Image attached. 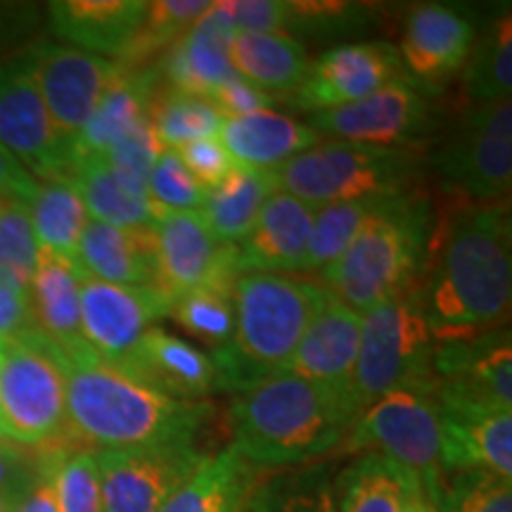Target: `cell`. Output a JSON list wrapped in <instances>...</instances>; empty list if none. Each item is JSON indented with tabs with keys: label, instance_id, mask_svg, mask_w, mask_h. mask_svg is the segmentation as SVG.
Returning a JSON list of instances; mask_svg holds the SVG:
<instances>
[{
	"label": "cell",
	"instance_id": "cell-51",
	"mask_svg": "<svg viewBox=\"0 0 512 512\" xmlns=\"http://www.w3.org/2000/svg\"><path fill=\"white\" fill-rule=\"evenodd\" d=\"M29 330H36L29 297L0 285V342H8V339Z\"/></svg>",
	"mask_w": 512,
	"mask_h": 512
},
{
	"label": "cell",
	"instance_id": "cell-26",
	"mask_svg": "<svg viewBox=\"0 0 512 512\" xmlns=\"http://www.w3.org/2000/svg\"><path fill=\"white\" fill-rule=\"evenodd\" d=\"M81 280L76 261L38 249L29 285V306L34 328L62 354L88 347L81 332Z\"/></svg>",
	"mask_w": 512,
	"mask_h": 512
},
{
	"label": "cell",
	"instance_id": "cell-27",
	"mask_svg": "<svg viewBox=\"0 0 512 512\" xmlns=\"http://www.w3.org/2000/svg\"><path fill=\"white\" fill-rule=\"evenodd\" d=\"M446 437L444 475L484 467L512 479V411L439 406Z\"/></svg>",
	"mask_w": 512,
	"mask_h": 512
},
{
	"label": "cell",
	"instance_id": "cell-9",
	"mask_svg": "<svg viewBox=\"0 0 512 512\" xmlns=\"http://www.w3.org/2000/svg\"><path fill=\"white\" fill-rule=\"evenodd\" d=\"M347 451H366L392 460L432 489L444 475L446 437L439 403L432 392L396 389L358 415L344 439Z\"/></svg>",
	"mask_w": 512,
	"mask_h": 512
},
{
	"label": "cell",
	"instance_id": "cell-30",
	"mask_svg": "<svg viewBox=\"0 0 512 512\" xmlns=\"http://www.w3.org/2000/svg\"><path fill=\"white\" fill-rule=\"evenodd\" d=\"M259 486L256 467L228 446L204 456L159 512H240Z\"/></svg>",
	"mask_w": 512,
	"mask_h": 512
},
{
	"label": "cell",
	"instance_id": "cell-1",
	"mask_svg": "<svg viewBox=\"0 0 512 512\" xmlns=\"http://www.w3.org/2000/svg\"><path fill=\"white\" fill-rule=\"evenodd\" d=\"M427 252L430 271L413 294L434 342L501 328L512 302L510 204H465Z\"/></svg>",
	"mask_w": 512,
	"mask_h": 512
},
{
	"label": "cell",
	"instance_id": "cell-5",
	"mask_svg": "<svg viewBox=\"0 0 512 512\" xmlns=\"http://www.w3.org/2000/svg\"><path fill=\"white\" fill-rule=\"evenodd\" d=\"M427 254V216L413 197L377 204L337 261L320 271V285L356 313L413 292Z\"/></svg>",
	"mask_w": 512,
	"mask_h": 512
},
{
	"label": "cell",
	"instance_id": "cell-21",
	"mask_svg": "<svg viewBox=\"0 0 512 512\" xmlns=\"http://www.w3.org/2000/svg\"><path fill=\"white\" fill-rule=\"evenodd\" d=\"M477 34L463 12L441 3H422L411 10L401 38V64L425 83H444L465 67Z\"/></svg>",
	"mask_w": 512,
	"mask_h": 512
},
{
	"label": "cell",
	"instance_id": "cell-47",
	"mask_svg": "<svg viewBox=\"0 0 512 512\" xmlns=\"http://www.w3.org/2000/svg\"><path fill=\"white\" fill-rule=\"evenodd\" d=\"M176 155L185 169H188V174L207 190L216 188L238 166L219 138H207L183 145L181 150H176Z\"/></svg>",
	"mask_w": 512,
	"mask_h": 512
},
{
	"label": "cell",
	"instance_id": "cell-4",
	"mask_svg": "<svg viewBox=\"0 0 512 512\" xmlns=\"http://www.w3.org/2000/svg\"><path fill=\"white\" fill-rule=\"evenodd\" d=\"M328 290L283 273H240L235 280V335L214 351L223 392H242L287 366Z\"/></svg>",
	"mask_w": 512,
	"mask_h": 512
},
{
	"label": "cell",
	"instance_id": "cell-12",
	"mask_svg": "<svg viewBox=\"0 0 512 512\" xmlns=\"http://www.w3.org/2000/svg\"><path fill=\"white\" fill-rule=\"evenodd\" d=\"M204 456L195 444L95 451L102 512H159Z\"/></svg>",
	"mask_w": 512,
	"mask_h": 512
},
{
	"label": "cell",
	"instance_id": "cell-42",
	"mask_svg": "<svg viewBox=\"0 0 512 512\" xmlns=\"http://www.w3.org/2000/svg\"><path fill=\"white\" fill-rule=\"evenodd\" d=\"M382 202V200H380ZM380 202L356 200V202H332L313 211V228L309 254H306V271H323L332 261L342 256L349 242L361 228V223L373 214Z\"/></svg>",
	"mask_w": 512,
	"mask_h": 512
},
{
	"label": "cell",
	"instance_id": "cell-2",
	"mask_svg": "<svg viewBox=\"0 0 512 512\" xmlns=\"http://www.w3.org/2000/svg\"><path fill=\"white\" fill-rule=\"evenodd\" d=\"M62 354V351H60ZM67 430L98 451L195 444L209 401H178L83 347L62 354Z\"/></svg>",
	"mask_w": 512,
	"mask_h": 512
},
{
	"label": "cell",
	"instance_id": "cell-6",
	"mask_svg": "<svg viewBox=\"0 0 512 512\" xmlns=\"http://www.w3.org/2000/svg\"><path fill=\"white\" fill-rule=\"evenodd\" d=\"M420 159L408 147L318 143L275 169L278 188L318 209L332 202L406 195Z\"/></svg>",
	"mask_w": 512,
	"mask_h": 512
},
{
	"label": "cell",
	"instance_id": "cell-38",
	"mask_svg": "<svg viewBox=\"0 0 512 512\" xmlns=\"http://www.w3.org/2000/svg\"><path fill=\"white\" fill-rule=\"evenodd\" d=\"M150 126L162 150H181L197 140L219 138L223 117L207 98L159 88L150 110Z\"/></svg>",
	"mask_w": 512,
	"mask_h": 512
},
{
	"label": "cell",
	"instance_id": "cell-33",
	"mask_svg": "<svg viewBox=\"0 0 512 512\" xmlns=\"http://www.w3.org/2000/svg\"><path fill=\"white\" fill-rule=\"evenodd\" d=\"M420 482L392 460L363 453L332 482L335 512H406Z\"/></svg>",
	"mask_w": 512,
	"mask_h": 512
},
{
	"label": "cell",
	"instance_id": "cell-31",
	"mask_svg": "<svg viewBox=\"0 0 512 512\" xmlns=\"http://www.w3.org/2000/svg\"><path fill=\"white\" fill-rule=\"evenodd\" d=\"M228 57L235 74L264 93L297 91L311 69L304 43L287 31H238L230 41Z\"/></svg>",
	"mask_w": 512,
	"mask_h": 512
},
{
	"label": "cell",
	"instance_id": "cell-18",
	"mask_svg": "<svg viewBox=\"0 0 512 512\" xmlns=\"http://www.w3.org/2000/svg\"><path fill=\"white\" fill-rule=\"evenodd\" d=\"M401 74L399 50L389 43H349L330 48L311 64L294 102L302 110L316 114L337 110L382 91L389 83L401 81Z\"/></svg>",
	"mask_w": 512,
	"mask_h": 512
},
{
	"label": "cell",
	"instance_id": "cell-48",
	"mask_svg": "<svg viewBox=\"0 0 512 512\" xmlns=\"http://www.w3.org/2000/svg\"><path fill=\"white\" fill-rule=\"evenodd\" d=\"M221 8L238 31L271 34V31H285L292 22L290 3L283 0H221Z\"/></svg>",
	"mask_w": 512,
	"mask_h": 512
},
{
	"label": "cell",
	"instance_id": "cell-34",
	"mask_svg": "<svg viewBox=\"0 0 512 512\" xmlns=\"http://www.w3.org/2000/svg\"><path fill=\"white\" fill-rule=\"evenodd\" d=\"M29 216L38 249H48L57 256L76 261L83 230L91 216L72 178L38 183L34 197L29 200Z\"/></svg>",
	"mask_w": 512,
	"mask_h": 512
},
{
	"label": "cell",
	"instance_id": "cell-46",
	"mask_svg": "<svg viewBox=\"0 0 512 512\" xmlns=\"http://www.w3.org/2000/svg\"><path fill=\"white\" fill-rule=\"evenodd\" d=\"M278 512H335V489L328 470H306L287 486H275Z\"/></svg>",
	"mask_w": 512,
	"mask_h": 512
},
{
	"label": "cell",
	"instance_id": "cell-53",
	"mask_svg": "<svg viewBox=\"0 0 512 512\" xmlns=\"http://www.w3.org/2000/svg\"><path fill=\"white\" fill-rule=\"evenodd\" d=\"M240 512H278L275 510V484L259 486Z\"/></svg>",
	"mask_w": 512,
	"mask_h": 512
},
{
	"label": "cell",
	"instance_id": "cell-52",
	"mask_svg": "<svg viewBox=\"0 0 512 512\" xmlns=\"http://www.w3.org/2000/svg\"><path fill=\"white\" fill-rule=\"evenodd\" d=\"M36 185V178L0 145V200H19L29 204Z\"/></svg>",
	"mask_w": 512,
	"mask_h": 512
},
{
	"label": "cell",
	"instance_id": "cell-37",
	"mask_svg": "<svg viewBox=\"0 0 512 512\" xmlns=\"http://www.w3.org/2000/svg\"><path fill=\"white\" fill-rule=\"evenodd\" d=\"M240 273H226L197 287L171 304L169 316L185 332L202 339L211 349H223L235 335V280Z\"/></svg>",
	"mask_w": 512,
	"mask_h": 512
},
{
	"label": "cell",
	"instance_id": "cell-8",
	"mask_svg": "<svg viewBox=\"0 0 512 512\" xmlns=\"http://www.w3.org/2000/svg\"><path fill=\"white\" fill-rule=\"evenodd\" d=\"M67 432L62 354L38 330L0 342V439L43 446Z\"/></svg>",
	"mask_w": 512,
	"mask_h": 512
},
{
	"label": "cell",
	"instance_id": "cell-15",
	"mask_svg": "<svg viewBox=\"0 0 512 512\" xmlns=\"http://www.w3.org/2000/svg\"><path fill=\"white\" fill-rule=\"evenodd\" d=\"M155 238V287L171 302L226 273H240L238 247L221 245L200 211L157 207L152 219Z\"/></svg>",
	"mask_w": 512,
	"mask_h": 512
},
{
	"label": "cell",
	"instance_id": "cell-24",
	"mask_svg": "<svg viewBox=\"0 0 512 512\" xmlns=\"http://www.w3.org/2000/svg\"><path fill=\"white\" fill-rule=\"evenodd\" d=\"M159 88V69L119 64V72L102 95L98 110L76 138L74 159L107 155L114 145L150 124V110Z\"/></svg>",
	"mask_w": 512,
	"mask_h": 512
},
{
	"label": "cell",
	"instance_id": "cell-14",
	"mask_svg": "<svg viewBox=\"0 0 512 512\" xmlns=\"http://www.w3.org/2000/svg\"><path fill=\"white\" fill-rule=\"evenodd\" d=\"M0 145L38 183L69 178L72 171V145L57 131L27 67L3 72L0 79Z\"/></svg>",
	"mask_w": 512,
	"mask_h": 512
},
{
	"label": "cell",
	"instance_id": "cell-36",
	"mask_svg": "<svg viewBox=\"0 0 512 512\" xmlns=\"http://www.w3.org/2000/svg\"><path fill=\"white\" fill-rule=\"evenodd\" d=\"M463 88L472 105L510 100L512 93V17H501L475 41L463 69Z\"/></svg>",
	"mask_w": 512,
	"mask_h": 512
},
{
	"label": "cell",
	"instance_id": "cell-44",
	"mask_svg": "<svg viewBox=\"0 0 512 512\" xmlns=\"http://www.w3.org/2000/svg\"><path fill=\"white\" fill-rule=\"evenodd\" d=\"M207 188H202L188 174L176 150H162L147 178V195L155 207L171 211H202L207 202Z\"/></svg>",
	"mask_w": 512,
	"mask_h": 512
},
{
	"label": "cell",
	"instance_id": "cell-28",
	"mask_svg": "<svg viewBox=\"0 0 512 512\" xmlns=\"http://www.w3.org/2000/svg\"><path fill=\"white\" fill-rule=\"evenodd\" d=\"M76 264L88 278L110 285L155 287V238L152 228H117L88 221Z\"/></svg>",
	"mask_w": 512,
	"mask_h": 512
},
{
	"label": "cell",
	"instance_id": "cell-16",
	"mask_svg": "<svg viewBox=\"0 0 512 512\" xmlns=\"http://www.w3.org/2000/svg\"><path fill=\"white\" fill-rule=\"evenodd\" d=\"M171 299L157 287L110 285L83 275L81 332L83 342L102 361L124 363L138 339L169 316Z\"/></svg>",
	"mask_w": 512,
	"mask_h": 512
},
{
	"label": "cell",
	"instance_id": "cell-43",
	"mask_svg": "<svg viewBox=\"0 0 512 512\" xmlns=\"http://www.w3.org/2000/svg\"><path fill=\"white\" fill-rule=\"evenodd\" d=\"M53 486L57 512H102L95 451H74L55 458Z\"/></svg>",
	"mask_w": 512,
	"mask_h": 512
},
{
	"label": "cell",
	"instance_id": "cell-10",
	"mask_svg": "<svg viewBox=\"0 0 512 512\" xmlns=\"http://www.w3.org/2000/svg\"><path fill=\"white\" fill-rule=\"evenodd\" d=\"M441 183L470 204L508 202L512 185V102L472 105L434 155Z\"/></svg>",
	"mask_w": 512,
	"mask_h": 512
},
{
	"label": "cell",
	"instance_id": "cell-45",
	"mask_svg": "<svg viewBox=\"0 0 512 512\" xmlns=\"http://www.w3.org/2000/svg\"><path fill=\"white\" fill-rule=\"evenodd\" d=\"M159 152H162V145L157 143L152 126L147 124L140 128V131L133 133V136L121 140L119 145H114L107 155H102V159L110 164L114 176H117L133 195L150 202V195H147V178H150V171L152 166H155Z\"/></svg>",
	"mask_w": 512,
	"mask_h": 512
},
{
	"label": "cell",
	"instance_id": "cell-50",
	"mask_svg": "<svg viewBox=\"0 0 512 512\" xmlns=\"http://www.w3.org/2000/svg\"><path fill=\"white\" fill-rule=\"evenodd\" d=\"M53 465L55 458H43L38 472L24 491L15 498L10 512H57L55 486H53Z\"/></svg>",
	"mask_w": 512,
	"mask_h": 512
},
{
	"label": "cell",
	"instance_id": "cell-20",
	"mask_svg": "<svg viewBox=\"0 0 512 512\" xmlns=\"http://www.w3.org/2000/svg\"><path fill=\"white\" fill-rule=\"evenodd\" d=\"M238 29L233 27L226 10L219 3L197 19L178 41L166 50L159 76L171 91L211 98L228 81L238 79L228 50Z\"/></svg>",
	"mask_w": 512,
	"mask_h": 512
},
{
	"label": "cell",
	"instance_id": "cell-7",
	"mask_svg": "<svg viewBox=\"0 0 512 512\" xmlns=\"http://www.w3.org/2000/svg\"><path fill=\"white\" fill-rule=\"evenodd\" d=\"M434 342L415 294H403L361 316V342L351 396L361 415L370 403L396 389L434 394Z\"/></svg>",
	"mask_w": 512,
	"mask_h": 512
},
{
	"label": "cell",
	"instance_id": "cell-41",
	"mask_svg": "<svg viewBox=\"0 0 512 512\" xmlns=\"http://www.w3.org/2000/svg\"><path fill=\"white\" fill-rule=\"evenodd\" d=\"M38 245L31 226L29 204L0 200V285L29 297Z\"/></svg>",
	"mask_w": 512,
	"mask_h": 512
},
{
	"label": "cell",
	"instance_id": "cell-11",
	"mask_svg": "<svg viewBox=\"0 0 512 512\" xmlns=\"http://www.w3.org/2000/svg\"><path fill=\"white\" fill-rule=\"evenodd\" d=\"M439 406L512 411V344L508 330L437 342L432 358Z\"/></svg>",
	"mask_w": 512,
	"mask_h": 512
},
{
	"label": "cell",
	"instance_id": "cell-39",
	"mask_svg": "<svg viewBox=\"0 0 512 512\" xmlns=\"http://www.w3.org/2000/svg\"><path fill=\"white\" fill-rule=\"evenodd\" d=\"M439 512H512V479L484 467H463L427 489Z\"/></svg>",
	"mask_w": 512,
	"mask_h": 512
},
{
	"label": "cell",
	"instance_id": "cell-29",
	"mask_svg": "<svg viewBox=\"0 0 512 512\" xmlns=\"http://www.w3.org/2000/svg\"><path fill=\"white\" fill-rule=\"evenodd\" d=\"M219 140L238 166L275 171L320 143L309 124L294 121L273 110L223 119Z\"/></svg>",
	"mask_w": 512,
	"mask_h": 512
},
{
	"label": "cell",
	"instance_id": "cell-22",
	"mask_svg": "<svg viewBox=\"0 0 512 512\" xmlns=\"http://www.w3.org/2000/svg\"><path fill=\"white\" fill-rule=\"evenodd\" d=\"M119 368L178 401H204L223 392L214 358L162 328H150Z\"/></svg>",
	"mask_w": 512,
	"mask_h": 512
},
{
	"label": "cell",
	"instance_id": "cell-23",
	"mask_svg": "<svg viewBox=\"0 0 512 512\" xmlns=\"http://www.w3.org/2000/svg\"><path fill=\"white\" fill-rule=\"evenodd\" d=\"M313 207L278 190L238 247L240 273H304L309 254Z\"/></svg>",
	"mask_w": 512,
	"mask_h": 512
},
{
	"label": "cell",
	"instance_id": "cell-3",
	"mask_svg": "<svg viewBox=\"0 0 512 512\" xmlns=\"http://www.w3.org/2000/svg\"><path fill=\"white\" fill-rule=\"evenodd\" d=\"M356 418L349 396L278 370L235 396L230 446L256 470L304 465L342 446Z\"/></svg>",
	"mask_w": 512,
	"mask_h": 512
},
{
	"label": "cell",
	"instance_id": "cell-17",
	"mask_svg": "<svg viewBox=\"0 0 512 512\" xmlns=\"http://www.w3.org/2000/svg\"><path fill=\"white\" fill-rule=\"evenodd\" d=\"M430 124V107L418 88L394 81L368 98L313 114L309 126L320 138L368 147H406Z\"/></svg>",
	"mask_w": 512,
	"mask_h": 512
},
{
	"label": "cell",
	"instance_id": "cell-13",
	"mask_svg": "<svg viewBox=\"0 0 512 512\" xmlns=\"http://www.w3.org/2000/svg\"><path fill=\"white\" fill-rule=\"evenodd\" d=\"M24 67L29 69L57 131L74 150L76 138L117 76L119 62L72 46L48 43L36 48Z\"/></svg>",
	"mask_w": 512,
	"mask_h": 512
},
{
	"label": "cell",
	"instance_id": "cell-55",
	"mask_svg": "<svg viewBox=\"0 0 512 512\" xmlns=\"http://www.w3.org/2000/svg\"><path fill=\"white\" fill-rule=\"evenodd\" d=\"M0 79H3V67H0Z\"/></svg>",
	"mask_w": 512,
	"mask_h": 512
},
{
	"label": "cell",
	"instance_id": "cell-25",
	"mask_svg": "<svg viewBox=\"0 0 512 512\" xmlns=\"http://www.w3.org/2000/svg\"><path fill=\"white\" fill-rule=\"evenodd\" d=\"M145 0H57L48 5L53 31L72 48L119 62L143 22Z\"/></svg>",
	"mask_w": 512,
	"mask_h": 512
},
{
	"label": "cell",
	"instance_id": "cell-40",
	"mask_svg": "<svg viewBox=\"0 0 512 512\" xmlns=\"http://www.w3.org/2000/svg\"><path fill=\"white\" fill-rule=\"evenodd\" d=\"M211 8L207 0H157L147 3L145 17L126 48L119 64L143 67L152 55L169 50L188 31L192 24Z\"/></svg>",
	"mask_w": 512,
	"mask_h": 512
},
{
	"label": "cell",
	"instance_id": "cell-19",
	"mask_svg": "<svg viewBox=\"0 0 512 512\" xmlns=\"http://www.w3.org/2000/svg\"><path fill=\"white\" fill-rule=\"evenodd\" d=\"M358 342H361V313L349 309L328 292L283 370L354 401L351 380H354Z\"/></svg>",
	"mask_w": 512,
	"mask_h": 512
},
{
	"label": "cell",
	"instance_id": "cell-35",
	"mask_svg": "<svg viewBox=\"0 0 512 512\" xmlns=\"http://www.w3.org/2000/svg\"><path fill=\"white\" fill-rule=\"evenodd\" d=\"M69 178L81 192L88 216L93 221L110 223L117 228H145L152 226L157 207L140 200L114 176L110 164L102 157L74 159Z\"/></svg>",
	"mask_w": 512,
	"mask_h": 512
},
{
	"label": "cell",
	"instance_id": "cell-54",
	"mask_svg": "<svg viewBox=\"0 0 512 512\" xmlns=\"http://www.w3.org/2000/svg\"><path fill=\"white\" fill-rule=\"evenodd\" d=\"M406 512H439L437 505L432 503V498L427 496V491L422 489V484L415 489V494L411 496V501H408V508Z\"/></svg>",
	"mask_w": 512,
	"mask_h": 512
},
{
	"label": "cell",
	"instance_id": "cell-32",
	"mask_svg": "<svg viewBox=\"0 0 512 512\" xmlns=\"http://www.w3.org/2000/svg\"><path fill=\"white\" fill-rule=\"evenodd\" d=\"M278 190L275 171L235 166L216 188L207 192L200 214L221 245H240L254 228L268 197Z\"/></svg>",
	"mask_w": 512,
	"mask_h": 512
},
{
	"label": "cell",
	"instance_id": "cell-49",
	"mask_svg": "<svg viewBox=\"0 0 512 512\" xmlns=\"http://www.w3.org/2000/svg\"><path fill=\"white\" fill-rule=\"evenodd\" d=\"M211 105L221 112L223 119H235L245 117V114L271 110L273 95L259 91L252 83L238 79L228 81L226 86H221L219 91L211 95Z\"/></svg>",
	"mask_w": 512,
	"mask_h": 512
}]
</instances>
